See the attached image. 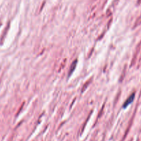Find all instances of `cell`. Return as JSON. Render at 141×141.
Listing matches in <instances>:
<instances>
[{"mask_svg": "<svg viewBox=\"0 0 141 141\" xmlns=\"http://www.w3.org/2000/svg\"><path fill=\"white\" fill-rule=\"evenodd\" d=\"M134 97H135V93L131 94V96L129 97V98L127 100V101L124 102L123 107H124V108H125V107H127L129 104H131V103L134 101Z\"/></svg>", "mask_w": 141, "mask_h": 141, "instance_id": "6da1fadb", "label": "cell"}]
</instances>
